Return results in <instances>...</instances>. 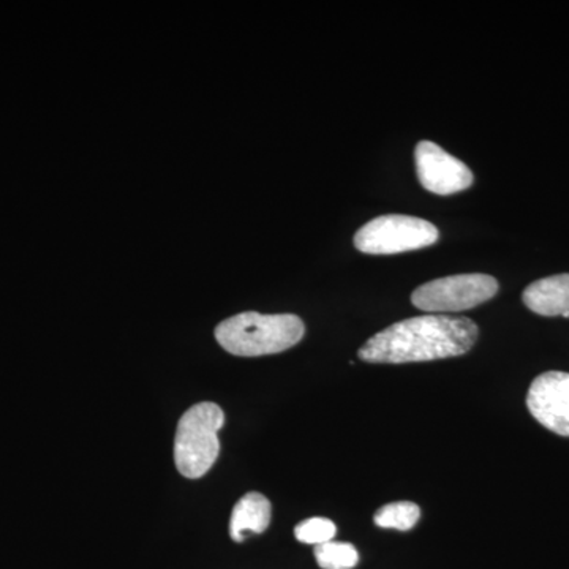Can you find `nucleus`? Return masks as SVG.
<instances>
[{
	"label": "nucleus",
	"instance_id": "nucleus-10",
	"mask_svg": "<svg viewBox=\"0 0 569 569\" xmlns=\"http://www.w3.org/2000/svg\"><path fill=\"white\" fill-rule=\"evenodd\" d=\"M421 519V509L413 501H396L378 509L373 522L381 529L408 531Z\"/></svg>",
	"mask_w": 569,
	"mask_h": 569
},
{
	"label": "nucleus",
	"instance_id": "nucleus-13",
	"mask_svg": "<svg viewBox=\"0 0 569 569\" xmlns=\"http://www.w3.org/2000/svg\"><path fill=\"white\" fill-rule=\"evenodd\" d=\"M563 318H569V312H565L563 316H561Z\"/></svg>",
	"mask_w": 569,
	"mask_h": 569
},
{
	"label": "nucleus",
	"instance_id": "nucleus-7",
	"mask_svg": "<svg viewBox=\"0 0 569 569\" xmlns=\"http://www.w3.org/2000/svg\"><path fill=\"white\" fill-rule=\"evenodd\" d=\"M527 407L539 425L569 437V373L546 372L531 383Z\"/></svg>",
	"mask_w": 569,
	"mask_h": 569
},
{
	"label": "nucleus",
	"instance_id": "nucleus-12",
	"mask_svg": "<svg viewBox=\"0 0 569 569\" xmlns=\"http://www.w3.org/2000/svg\"><path fill=\"white\" fill-rule=\"evenodd\" d=\"M337 533L336 523L326 518L307 519L295 529V537L305 545L320 546L332 541Z\"/></svg>",
	"mask_w": 569,
	"mask_h": 569
},
{
	"label": "nucleus",
	"instance_id": "nucleus-8",
	"mask_svg": "<svg viewBox=\"0 0 569 569\" xmlns=\"http://www.w3.org/2000/svg\"><path fill=\"white\" fill-rule=\"evenodd\" d=\"M523 305L542 317H561L569 312V274L546 277L523 291Z\"/></svg>",
	"mask_w": 569,
	"mask_h": 569
},
{
	"label": "nucleus",
	"instance_id": "nucleus-4",
	"mask_svg": "<svg viewBox=\"0 0 569 569\" xmlns=\"http://www.w3.org/2000/svg\"><path fill=\"white\" fill-rule=\"evenodd\" d=\"M436 224L411 216H381L355 234V247L369 254H392L425 249L438 241Z\"/></svg>",
	"mask_w": 569,
	"mask_h": 569
},
{
	"label": "nucleus",
	"instance_id": "nucleus-11",
	"mask_svg": "<svg viewBox=\"0 0 569 569\" xmlns=\"http://www.w3.org/2000/svg\"><path fill=\"white\" fill-rule=\"evenodd\" d=\"M316 560L323 569H353L359 556L350 542L329 541L317 546Z\"/></svg>",
	"mask_w": 569,
	"mask_h": 569
},
{
	"label": "nucleus",
	"instance_id": "nucleus-9",
	"mask_svg": "<svg viewBox=\"0 0 569 569\" xmlns=\"http://www.w3.org/2000/svg\"><path fill=\"white\" fill-rule=\"evenodd\" d=\"M271 501L258 492H250L236 503L230 520V535L242 542L247 533L260 535L271 522Z\"/></svg>",
	"mask_w": 569,
	"mask_h": 569
},
{
	"label": "nucleus",
	"instance_id": "nucleus-2",
	"mask_svg": "<svg viewBox=\"0 0 569 569\" xmlns=\"http://www.w3.org/2000/svg\"><path fill=\"white\" fill-rule=\"evenodd\" d=\"M305 332L306 326L301 318L291 313L263 316L244 312L217 326L216 339L228 353L257 358L282 353L288 348L298 346Z\"/></svg>",
	"mask_w": 569,
	"mask_h": 569
},
{
	"label": "nucleus",
	"instance_id": "nucleus-6",
	"mask_svg": "<svg viewBox=\"0 0 569 569\" xmlns=\"http://www.w3.org/2000/svg\"><path fill=\"white\" fill-rule=\"evenodd\" d=\"M419 182L436 194H455L470 189L473 173L466 163L443 151L436 142L421 141L415 149Z\"/></svg>",
	"mask_w": 569,
	"mask_h": 569
},
{
	"label": "nucleus",
	"instance_id": "nucleus-1",
	"mask_svg": "<svg viewBox=\"0 0 569 569\" xmlns=\"http://www.w3.org/2000/svg\"><path fill=\"white\" fill-rule=\"evenodd\" d=\"M478 336V326L468 318L415 317L378 332L367 340L358 356L370 365L436 361L468 353Z\"/></svg>",
	"mask_w": 569,
	"mask_h": 569
},
{
	"label": "nucleus",
	"instance_id": "nucleus-5",
	"mask_svg": "<svg viewBox=\"0 0 569 569\" xmlns=\"http://www.w3.org/2000/svg\"><path fill=\"white\" fill-rule=\"evenodd\" d=\"M497 291L492 276H449L421 284L411 295V302L426 312H460L488 302Z\"/></svg>",
	"mask_w": 569,
	"mask_h": 569
},
{
	"label": "nucleus",
	"instance_id": "nucleus-3",
	"mask_svg": "<svg viewBox=\"0 0 569 569\" xmlns=\"http://www.w3.org/2000/svg\"><path fill=\"white\" fill-rule=\"evenodd\" d=\"M224 415L212 402L197 403L182 415L174 437V462L182 477L197 479L211 470L220 452Z\"/></svg>",
	"mask_w": 569,
	"mask_h": 569
}]
</instances>
